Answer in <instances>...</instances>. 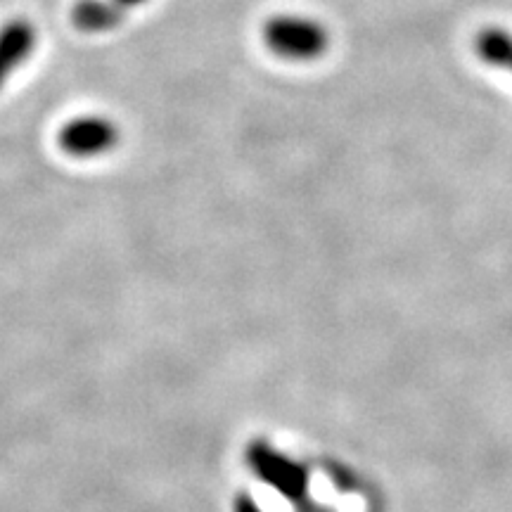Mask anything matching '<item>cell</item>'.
I'll return each instance as SVG.
<instances>
[{"instance_id": "6da1fadb", "label": "cell", "mask_w": 512, "mask_h": 512, "mask_svg": "<svg viewBox=\"0 0 512 512\" xmlns=\"http://www.w3.org/2000/svg\"><path fill=\"white\" fill-rule=\"evenodd\" d=\"M264 43L285 60L311 62L328 50L330 34L311 17L275 15L264 24Z\"/></svg>"}, {"instance_id": "277c9868", "label": "cell", "mask_w": 512, "mask_h": 512, "mask_svg": "<svg viewBox=\"0 0 512 512\" xmlns=\"http://www.w3.org/2000/svg\"><path fill=\"white\" fill-rule=\"evenodd\" d=\"M74 24L81 31H107L124 19V8L117 0H81L72 10Z\"/></svg>"}, {"instance_id": "7a4b0ae2", "label": "cell", "mask_w": 512, "mask_h": 512, "mask_svg": "<svg viewBox=\"0 0 512 512\" xmlns=\"http://www.w3.org/2000/svg\"><path fill=\"white\" fill-rule=\"evenodd\" d=\"M60 147L72 157H98L119 143V128L105 117H79L60 131Z\"/></svg>"}, {"instance_id": "8992f818", "label": "cell", "mask_w": 512, "mask_h": 512, "mask_svg": "<svg viewBox=\"0 0 512 512\" xmlns=\"http://www.w3.org/2000/svg\"><path fill=\"white\" fill-rule=\"evenodd\" d=\"M117 3L121 5V8H131V5H140V3H145V0H117Z\"/></svg>"}, {"instance_id": "3957f363", "label": "cell", "mask_w": 512, "mask_h": 512, "mask_svg": "<svg viewBox=\"0 0 512 512\" xmlns=\"http://www.w3.org/2000/svg\"><path fill=\"white\" fill-rule=\"evenodd\" d=\"M36 29L29 19H10L0 27V88L10 79L17 67H22L34 53Z\"/></svg>"}, {"instance_id": "5b68a950", "label": "cell", "mask_w": 512, "mask_h": 512, "mask_svg": "<svg viewBox=\"0 0 512 512\" xmlns=\"http://www.w3.org/2000/svg\"><path fill=\"white\" fill-rule=\"evenodd\" d=\"M475 48L479 60L512 74V34L508 31L498 27L482 29L475 38Z\"/></svg>"}]
</instances>
